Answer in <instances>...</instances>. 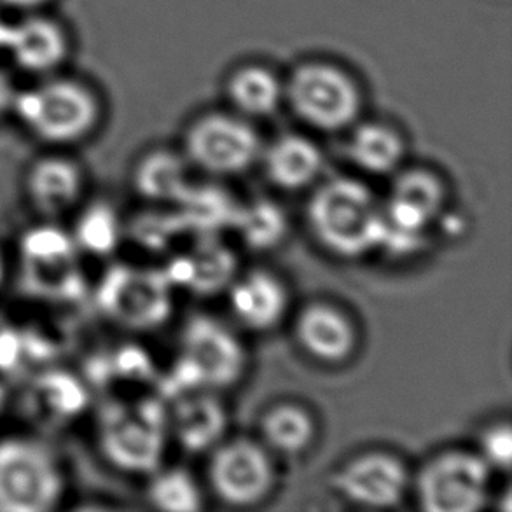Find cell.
Listing matches in <instances>:
<instances>
[{
	"mask_svg": "<svg viewBox=\"0 0 512 512\" xmlns=\"http://www.w3.org/2000/svg\"><path fill=\"white\" fill-rule=\"evenodd\" d=\"M315 240L333 256L359 259L387 240L383 208L360 180L334 177L320 184L306 208Z\"/></svg>",
	"mask_w": 512,
	"mask_h": 512,
	"instance_id": "cell-1",
	"label": "cell"
},
{
	"mask_svg": "<svg viewBox=\"0 0 512 512\" xmlns=\"http://www.w3.org/2000/svg\"><path fill=\"white\" fill-rule=\"evenodd\" d=\"M13 114L35 139L51 147H70L90 139L102 119V104L91 86L58 72L18 91Z\"/></svg>",
	"mask_w": 512,
	"mask_h": 512,
	"instance_id": "cell-2",
	"label": "cell"
},
{
	"mask_svg": "<svg viewBox=\"0 0 512 512\" xmlns=\"http://www.w3.org/2000/svg\"><path fill=\"white\" fill-rule=\"evenodd\" d=\"M67 479L48 444L32 436L0 439V512H49L62 504Z\"/></svg>",
	"mask_w": 512,
	"mask_h": 512,
	"instance_id": "cell-3",
	"label": "cell"
},
{
	"mask_svg": "<svg viewBox=\"0 0 512 512\" xmlns=\"http://www.w3.org/2000/svg\"><path fill=\"white\" fill-rule=\"evenodd\" d=\"M167 434V411L156 401H112L98 416V448L121 472L158 471Z\"/></svg>",
	"mask_w": 512,
	"mask_h": 512,
	"instance_id": "cell-4",
	"label": "cell"
},
{
	"mask_svg": "<svg viewBox=\"0 0 512 512\" xmlns=\"http://www.w3.org/2000/svg\"><path fill=\"white\" fill-rule=\"evenodd\" d=\"M79 257L81 252L70 231L55 221L27 229L20 240L23 289L44 303H77L88 294Z\"/></svg>",
	"mask_w": 512,
	"mask_h": 512,
	"instance_id": "cell-5",
	"label": "cell"
},
{
	"mask_svg": "<svg viewBox=\"0 0 512 512\" xmlns=\"http://www.w3.org/2000/svg\"><path fill=\"white\" fill-rule=\"evenodd\" d=\"M105 319L125 331H153L173 312V284L165 270L112 264L93 291Z\"/></svg>",
	"mask_w": 512,
	"mask_h": 512,
	"instance_id": "cell-6",
	"label": "cell"
},
{
	"mask_svg": "<svg viewBox=\"0 0 512 512\" xmlns=\"http://www.w3.org/2000/svg\"><path fill=\"white\" fill-rule=\"evenodd\" d=\"M247 371V352L229 327L210 315H196L180 334L177 394L189 390H226Z\"/></svg>",
	"mask_w": 512,
	"mask_h": 512,
	"instance_id": "cell-7",
	"label": "cell"
},
{
	"mask_svg": "<svg viewBox=\"0 0 512 512\" xmlns=\"http://www.w3.org/2000/svg\"><path fill=\"white\" fill-rule=\"evenodd\" d=\"M492 472L479 453H439L416 474L418 506L425 512L481 511L490 500Z\"/></svg>",
	"mask_w": 512,
	"mask_h": 512,
	"instance_id": "cell-8",
	"label": "cell"
},
{
	"mask_svg": "<svg viewBox=\"0 0 512 512\" xmlns=\"http://www.w3.org/2000/svg\"><path fill=\"white\" fill-rule=\"evenodd\" d=\"M287 97L299 119L322 132L345 130L360 111L359 88L343 70L327 63L299 67Z\"/></svg>",
	"mask_w": 512,
	"mask_h": 512,
	"instance_id": "cell-9",
	"label": "cell"
},
{
	"mask_svg": "<svg viewBox=\"0 0 512 512\" xmlns=\"http://www.w3.org/2000/svg\"><path fill=\"white\" fill-rule=\"evenodd\" d=\"M187 160L215 177L247 172L261 158V140L252 126L229 114H208L187 130Z\"/></svg>",
	"mask_w": 512,
	"mask_h": 512,
	"instance_id": "cell-10",
	"label": "cell"
},
{
	"mask_svg": "<svg viewBox=\"0 0 512 512\" xmlns=\"http://www.w3.org/2000/svg\"><path fill=\"white\" fill-rule=\"evenodd\" d=\"M208 483L215 497L226 506L261 504L275 485L270 450L252 439L221 441L208 462Z\"/></svg>",
	"mask_w": 512,
	"mask_h": 512,
	"instance_id": "cell-11",
	"label": "cell"
},
{
	"mask_svg": "<svg viewBox=\"0 0 512 512\" xmlns=\"http://www.w3.org/2000/svg\"><path fill=\"white\" fill-rule=\"evenodd\" d=\"M411 476L401 458L369 451L334 472L333 488L348 504L366 509H394L408 495Z\"/></svg>",
	"mask_w": 512,
	"mask_h": 512,
	"instance_id": "cell-12",
	"label": "cell"
},
{
	"mask_svg": "<svg viewBox=\"0 0 512 512\" xmlns=\"http://www.w3.org/2000/svg\"><path fill=\"white\" fill-rule=\"evenodd\" d=\"M446 189L436 173L408 170L397 175L390 187L383 215L387 221V243L408 245L429 228L443 212Z\"/></svg>",
	"mask_w": 512,
	"mask_h": 512,
	"instance_id": "cell-13",
	"label": "cell"
},
{
	"mask_svg": "<svg viewBox=\"0 0 512 512\" xmlns=\"http://www.w3.org/2000/svg\"><path fill=\"white\" fill-rule=\"evenodd\" d=\"M86 191V172L67 154L41 156L25 173V194L42 221H58L79 208Z\"/></svg>",
	"mask_w": 512,
	"mask_h": 512,
	"instance_id": "cell-14",
	"label": "cell"
},
{
	"mask_svg": "<svg viewBox=\"0 0 512 512\" xmlns=\"http://www.w3.org/2000/svg\"><path fill=\"white\" fill-rule=\"evenodd\" d=\"M70 48L69 32L62 21L42 11L27 13L7 28V55L18 69L39 79L62 69Z\"/></svg>",
	"mask_w": 512,
	"mask_h": 512,
	"instance_id": "cell-15",
	"label": "cell"
},
{
	"mask_svg": "<svg viewBox=\"0 0 512 512\" xmlns=\"http://www.w3.org/2000/svg\"><path fill=\"white\" fill-rule=\"evenodd\" d=\"M90 404V387L77 374L48 369L28 385L23 408L28 418L46 429L69 425Z\"/></svg>",
	"mask_w": 512,
	"mask_h": 512,
	"instance_id": "cell-16",
	"label": "cell"
},
{
	"mask_svg": "<svg viewBox=\"0 0 512 512\" xmlns=\"http://www.w3.org/2000/svg\"><path fill=\"white\" fill-rule=\"evenodd\" d=\"M215 392L189 390L175 395L167 413L168 432L187 453L214 450L228 430V411Z\"/></svg>",
	"mask_w": 512,
	"mask_h": 512,
	"instance_id": "cell-17",
	"label": "cell"
},
{
	"mask_svg": "<svg viewBox=\"0 0 512 512\" xmlns=\"http://www.w3.org/2000/svg\"><path fill=\"white\" fill-rule=\"evenodd\" d=\"M294 336L305 353L324 364H341L357 348L352 320L327 303L305 306L294 320Z\"/></svg>",
	"mask_w": 512,
	"mask_h": 512,
	"instance_id": "cell-18",
	"label": "cell"
},
{
	"mask_svg": "<svg viewBox=\"0 0 512 512\" xmlns=\"http://www.w3.org/2000/svg\"><path fill=\"white\" fill-rule=\"evenodd\" d=\"M229 308L242 326L266 333L285 319L289 294L284 282L270 271H250L229 285Z\"/></svg>",
	"mask_w": 512,
	"mask_h": 512,
	"instance_id": "cell-19",
	"label": "cell"
},
{
	"mask_svg": "<svg viewBox=\"0 0 512 512\" xmlns=\"http://www.w3.org/2000/svg\"><path fill=\"white\" fill-rule=\"evenodd\" d=\"M261 156L271 184L289 193L312 186L324 168L319 146L301 135L280 137Z\"/></svg>",
	"mask_w": 512,
	"mask_h": 512,
	"instance_id": "cell-20",
	"label": "cell"
},
{
	"mask_svg": "<svg viewBox=\"0 0 512 512\" xmlns=\"http://www.w3.org/2000/svg\"><path fill=\"white\" fill-rule=\"evenodd\" d=\"M235 256L222 245L205 242L180 257L165 273L173 285H184L200 294L221 291L235 278Z\"/></svg>",
	"mask_w": 512,
	"mask_h": 512,
	"instance_id": "cell-21",
	"label": "cell"
},
{
	"mask_svg": "<svg viewBox=\"0 0 512 512\" xmlns=\"http://www.w3.org/2000/svg\"><path fill=\"white\" fill-rule=\"evenodd\" d=\"M133 187L144 200L179 203L189 191L186 161L168 151L146 154L133 168Z\"/></svg>",
	"mask_w": 512,
	"mask_h": 512,
	"instance_id": "cell-22",
	"label": "cell"
},
{
	"mask_svg": "<svg viewBox=\"0 0 512 512\" xmlns=\"http://www.w3.org/2000/svg\"><path fill=\"white\" fill-rule=\"evenodd\" d=\"M346 153L353 165L362 172L383 177L401 167L404 142L392 128L380 123H367L352 133Z\"/></svg>",
	"mask_w": 512,
	"mask_h": 512,
	"instance_id": "cell-23",
	"label": "cell"
},
{
	"mask_svg": "<svg viewBox=\"0 0 512 512\" xmlns=\"http://www.w3.org/2000/svg\"><path fill=\"white\" fill-rule=\"evenodd\" d=\"M317 425L313 416L298 404H277L261 420V437L268 450L294 457L313 444Z\"/></svg>",
	"mask_w": 512,
	"mask_h": 512,
	"instance_id": "cell-24",
	"label": "cell"
},
{
	"mask_svg": "<svg viewBox=\"0 0 512 512\" xmlns=\"http://www.w3.org/2000/svg\"><path fill=\"white\" fill-rule=\"evenodd\" d=\"M70 235L81 254L111 257L121 245L123 226L109 203L95 201L79 212Z\"/></svg>",
	"mask_w": 512,
	"mask_h": 512,
	"instance_id": "cell-25",
	"label": "cell"
},
{
	"mask_svg": "<svg viewBox=\"0 0 512 512\" xmlns=\"http://www.w3.org/2000/svg\"><path fill=\"white\" fill-rule=\"evenodd\" d=\"M284 97L278 77L263 67L238 70L229 83V98L238 111L250 118H263L277 111Z\"/></svg>",
	"mask_w": 512,
	"mask_h": 512,
	"instance_id": "cell-26",
	"label": "cell"
},
{
	"mask_svg": "<svg viewBox=\"0 0 512 512\" xmlns=\"http://www.w3.org/2000/svg\"><path fill=\"white\" fill-rule=\"evenodd\" d=\"M233 228L243 243L252 250L275 249L287 231L285 215L277 203L257 200L247 207H236Z\"/></svg>",
	"mask_w": 512,
	"mask_h": 512,
	"instance_id": "cell-27",
	"label": "cell"
},
{
	"mask_svg": "<svg viewBox=\"0 0 512 512\" xmlns=\"http://www.w3.org/2000/svg\"><path fill=\"white\" fill-rule=\"evenodd\" d=\"M149 504L163 512H198L203 509V493L196 479L179 467L158 469L147 486Z\"/></svg>",
	"mask_w": 512,
	"mask_h": 512,
	"instance_id": "cell-28",
	"label": "cell"
},
{
	"mask_svg": "<svg viewBox=\"0 0 512 512\" xmlns=\"http://www.w3.org/2000/svg\"><path fill=\"white\" fill-rule=\"evenodd\" d=\"M479 443V457L485 460L492 471L507 472L511 469L512 430L509 423H495L488 427Z\"/></svg>",
	"mask_w": 512,
	"mask_h": 512,
	"instance_id": "cell-29",
	"label": "cell"
},
{
	"mask_svg": "<svg viewBox=\"0 0 512 512\" xmlns=\"http://www.w3.org/2000/svg\"><path fill=\"white\" fill-rule=\"evenodd\" d=\"M25 355L27 348L23 333L0 315V373L14 371Z\"/></svg>",
	"mask_w": 512,
	"mask_h": 512,
	"instance_id": "cell-30",
	"label": "cell"
},
{
	"mask_svg": "<svg viewBox=\"0 0 512 512\" xmlns=\"http://www.w3.org/2000/svg\"><path fill=\"white\" fill-rule=\"evenodd\" d=\"M18 88L6 70L0 69V119L11 114L14 109V102L18 97Z\"/></svg>",
	"mask_w": 512,
	"mask_h": 512,
	"instance_id": "cell-31",
	"label": "cell"
},
{
	"mask_svg": "<svg viewBox=\"0 0 512 512\" xmlns=\"http://www.w3.org/2000/svg\"><path fill=\"white\" fill-rule=\"evenodd\" d=\"M53 0H0L2 6L11 9V11H20V13H37L44 7H48Z\"/></svg>",
	"mask_w": 512,
	"mask_h": 512,
	"instance_id": "cell-32",
	"label": "cell"
},
{
	"mask_svg": "<svg viewBox=\"0 0 512 512\" xmlns=\"http://www.w3.org/2000/svg\"><path fill=\"white\" fill-rule=\"evenodd\" d=\"M7 280V259L4 250L0 249V291Z\"/></svg>",
	"mask_w": 512,
	"mask_h": 512,
	"instance_id": "cell-33",
	"label": "cell"
},
{
	"mask_svg": "<svg viewBox=\"0 0 512 512\" xmlns=\"http://www.w3.org/2000/svg\"><path fill=\"white\" fill-rule=\"evenodd\" d=\"M7 28H9V25L0 21V49H4V46H6Z\"/></svg>",
	"mask_w": 512,
	"mask_h": 512,
	"instance_id": "cell-34",
	"label": "cell"
}]
</instances>
